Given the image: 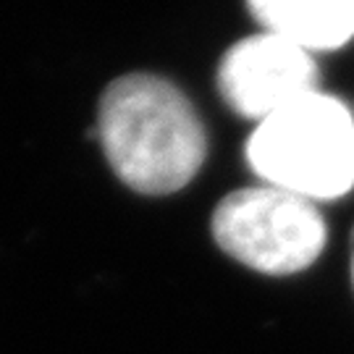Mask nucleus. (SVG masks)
I'll use <instances>...</instances> for the list:
<instances>
[{"mask_svg":"<svg viewBox=\"0 0 354 354\" xmlns=\"http://www.w3.org/2000/svg\"><path fill=\"white\" fill-rule=\"evenodd\" d=\"M215 244L263 276H297L313 268L328 247L323 205L270 184L228 192L210 221Z\"/></svg>","mask_w":354,"mask_h":354,"instance_id":"7ed1b4c3","label":"nucleus"},{"mask_svg":"<svg viewBox=\"0 0 354 354\" xmlns=\"http://www.w3.org/2000/svg\"><path fill=\"white\" fill-rule=\"evenodd\" d=\"M349 283H352V294H354V228H352V239H349Z\"/></svg>","mask_w":354,"mask_h":354,"instance_id":"423d86ee","label":"nucleus"},{"mask_svg":"<svg viewBox=\"0 0 354 354\" xmlns=\"http://www.w3.org/2000/svg\"><path fill=\"white\" fill-rule=\"evenodd\" d=\"M244 155L260 184L317 205L344 200L354 192V111L320 87L254 124Z\"/></svg>","mask_w":354,"mask_h":354,"instance_id":"f03ea898","label":"nucleus"},{"mask_svg":"<svg viewBox=\"0 0 354 354\" xmlns=\"http://www.w3.org/2000/svg\"><path fill=\"white\" fill-rule=\"evenodd\" d=\"M215 79L228 108L260 124L304 95L317 92L320 66L310 50L260 29L223 53Z\"/></svg>","mask_w":354,"mask_h":354,"instance_id":"20e7f679","label":"nucleus"},{"mask_svg":"<svg viewBox=\"0 0 354 354\" xmlns=\"http://www.w3.org/2000/svg\"><path fill=\"white\" fill-rule=\"evenodd\" d=\"M263 32L279 35L313 55L354 42V0H247Z\"/></svg>","mask_w":354,"mask_h":354,"instance_id":"39448f33","label":"nucleus"},{"mask_svg":"<svg viewBox=\"0 0 354 354\" xmlns=\"http://www.w3.org/2000/svg\"><path fill=\"white\" fill-rule=\"evenodd\" d=\"M97 140L115 176L147 197L181 192L207 155L205 127L189 97L147 71L118 76L105 87Z\"/></svg>","mask_w":354,"mask_h":354,"instance_id":"f257e3e1","label":"nucleus"}]
</instances>
